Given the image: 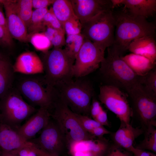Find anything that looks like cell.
<instances>
[{
    "label": "cell",
    "instance_id": "6da1fadb",
    "mask_svg": "<svg viewBox=\"0 0 156 156\" xmlns=\"http://www.w3.org/2000/svg\"><path fill=\"white\" fill-rule=\"evenodd\" d=\"M113 13L115 30L111 47L122 55L134 40L145 36L155 37V25L146 18L133 14L127 9Z\"/></svg>",
    "mask_w": 156,
    "mask_h": 156
},
{
    "label": "cell",
    "instance_id": "7a4b0ae2",
    "mask_svg": "<svg viewBox=\"0 0 156 156\" xmlns=\"http://www.w3.org/2000/svg\"><path fill=\"white\" fill-rule=\"evenodd\" d=\"M107 55L101 62L99 72L105 85L127 92L141 83L142 77L136 74L122 58L123 56L111 46L107 48Z\"/></svg>",
    "mask_w": 156,
    "mask_h": 156
},
{
    "label": "cell",
    "instance_id": "3957f363",
    "mask_svg": "<svg viewBox=\"0 0 156 156\" xmlns=\"http://www.w3.org/2000/svg\"><path fill=\"white\" fill-rule=\"evenodd\" d=\"M41 60L45 73L44 81L48 88L53 90L73 80L75 59L64 49L54 48L43 52Z\"/></svg>",
    "mask_w": 156,
    "mask_h": 156
},
{
    "label": "cell",
    "instance_id": "277c9868",
    "mask_svg": "<svg viewBox=\"0 0 156 156\" xmlns=\"http://www.w3.org/2000/svg\"><path fill=\"white\" fill-rule=\"evenodd\" d=\"M130 98L132 116L139 122L144 131L156 127V94L140 83L127 92Z\"/></svg>",
    "mask_w": 156,
    "mask_h": 156
},
{
    "label": "cell",
    "instance_id": "5b68a950",
    "mask_svg": "<svg viewBox=\"0 0 156 156\" xmlns=\"http://www.w3.org/2000/svg\"><path fill=\"white\" fill-rule=\"evenodd\" d=\"M79 78L58 87L59 97L74 113L89 116L94 89L89 81Z\"/></svg>",
    "mask_w": 156,
    "mask_h": 156
},
{
    "label": "cell",
    "instance_id": "8992f818",
    "mask_svg": "<svg viewBox=\"0 0 156 156\" xmlns=\"http://www.w3.org/2000/svg\"><path fill=\"white\" fill-rule=\"evenodd\" d=\"M85 38L105 50L113 44L115 29L112 10L101 12L81 25Z\"/></svg>",
    "mask_w": 156,
    "mask_h": 156
},
{
    "label": "cell",
    "instance_id": "52a82bcc",
    "mask_svg": "<svg viewBox=\"0 0 156 156\" xmlns=\"http://www.w3.org/2000/svg\"><path fill=\"white\" fill-rule=\"evenodd\" d=\"M19 91L11 88L0 100L1 122L15 129L37 110L22 98Z\"/></svg>",
    "mask_w": 156,
    "mask_h": 156
},
{
    "label": "cell",
    "instance_id": "ba28073f",
    "mask_svg": "<svg viewBox=\"0 0 156 156\" xmlns=\"http://www.w3.org/2000/svg\"><path fill=\"white\" fill-rule=\"evenodd\" d=\"M49 112L51 117L57 122L65 135L69 145L74 142L97 138L83 128L75 113L59 97L56 98Z\"/></svg>",
    "mask_w": 156,
    "mask_h": 156
},
{
    "label": "cell",
    "instance_id": "9c48e42d",
    "mask_svg": "<svg viewBox=\"0 0 156 156\" xmlns=\"http://www.w3.org/2000/svg\"><path fill=\"white\" fill-rule=\"evenodd\" d=\"M52 156L61 155L69 144L57 122L51 117L39 136L30 140Z\"/></svg>",
    "mask_w": 156,
    "mask_h": 156
},
{
    "label": "cell",
    "instance_id": "30bf717a",
    "mask_svg": "<svg viewBox=\"0 0 156 156\" xmlns=\"http://www.w3.org/2000/svg\"><path fill=\"white\" fill-rule=\"evenodd\" d=\"M127 95L116 87L105 85L100 87L99 100L119 118L120 124H130L131 108Z\"/></svg>",
    "mask_w": 156,
    "mask_h": 156
},
{
    "label": "cell",
    "instance_id": "8fae6325",
    "mask_svg": "<svg viewBox=\"0 0 156 156\" xmlns=\"http://www.w3.org/2000/svg\"><path fill=\"white\" fill-rule=\"evenodd\" d=\"M105 50L85 38L73 65L74 77H82L99 68L105 57Z\"/></svg>",
    "mask_w": 156,
    "mask_h": 156
},
{
    "label": "cell",
    "instance_id": "7c38bea8",
    "mask_svg": "<svg viewBox=\"0 0 156 156\" xmlns=\"http://www.w3.org/2000/svg\"><path fill=\"white\" fill-rule=\"evenodd\" d=\"M18 88L19 92L32 106L46 108L49 111L52 108L56 98L53 89L44 87L38 80L31 78L21 81Z\"/></svg>",
    "mask_w": 156,
    "mask_h": 156
},
{
    "label": "cell",
    "instance_id": "4fadbf2b",
    "mask_svg": "<svg viewBox=\"0 0 156 156\" xmlns=\"http://www.w3.org/2000/svg\"><path fill=\"white\" fill-rule=\"evenodd\" d=\"M17 0H0L4 8L8 31L13 38L22 42H29L27 27L18 16L15 3Z\"/></svg>",
    "mask_w": 156,
    "mask_h": 156
},
{
    "label": "cell",
    "instance_id": "5bb4252c",
    "mask_svg": "<svg viewBox=\"0 0 156 156\" xmlns=\"http://www.w3.org/2000/svg\"><path fill=\"white\" fill-rule=\"evenodd\" d=\"M75 14L81 25L96 15L113 8L109 0H70Z\"/></svg>",
    "mask_w": 156,
    "mask_h": 156
},
{
    "label": "cell",
    "instance_id": "9a60e30c",
    "mask_svg": "<svg viewBox=\"0 0 156 156\" xmlns=\"http://www.w3.org/2000/svg\"><path fill=\"white\" fill-rule=\"evenodd\" d=\"M51 118L48 110L40 107L17 131L24 140L29 141L46 126Z\"/></svg>",
    "mask_w": 156,
    "mask_h": 156
},
{
    "label": "cell",
    "instance_id": "2e32d148",
    "mask_svg": "<svg viewBox=\"0 0 156 156\" xmlns=\"http://www.w3.org/2000/svg\"><path fill=\"white\" fill-rule=\"evenodd\" d=\"M143 130L139 127H135L130 124H120L119 128L110 134L112 143L131 152L134 148L135 140L143 134Z\"/></svg>",
    "mask_w": 156,
    "mask_h": 156
},
{
    "label": "cell",
    "instance_id": "e0dca14e",
    "mask_svg": "<svg viewBox=\"0 0 156 156\" xmlns=\"http://www.w3.org/2000/svg\"><path fill=\"white\" fill-rule=\"evenodd\" d=\"M12 66L14 73L33 75L44 73L41 58L32 51L25 52L19 55Z\"/></svg>",
    "mask_w": 156,
    "mask_h": 156
},
{
    "label": "cell",
    "instance_id": "ac0fdd59",
    "mask_svg": "<svg viewBox=\"0 0 156 156\" xmlns=\"http://www.w3.org/2000/svg\"><path fill=\"white\" fill-rule=\"evenodd\" d=\"M114 7L123 5L131 13L146 18L156 12V0H111Z\"/></svg>",
    "mask_w": 156,
    "mask_h": 156
},
{
    "label": "cell",
    "instance_id": "d6986e66",
    "mask_svg": "<svg viewBox=\"0 0 156 156\" xmlns=\"http://www.w3.org/2000/svg\"><path fill=\"white\" fill-rule=\"evenodd\" d=\"M27 141L21 136L16 129L0 123V147L2 151L11 152L25 146Z\"/></svg>",
    "mask_w": 156,
    "mask_h": 156
},
{
    "label": "cell",
    "instance_id": "ffe728a7",
    "mask_svg": "<svg viewBox=\"0 0 156 156\" xmlns=\"http://www.w3.org/2000/svg\"><path fill=\"white\" fill-rule=\"evenodd\" d=\"M154 38L145 36L135 39L130 43L128 50L156 62V42Z\"/></svg>",
    "mask_w": 156,
    "mask_h": 156
},
{
    "label": "cell",
    "instance_id": "44dd1931",
    "mask_svg": "<svg viewBox=\"0 0 156 156\" xmlns=\"http://www.w3.org/2000/svg\"><path fill=\"white\" fill-rule=\"evenodd\" d=\"M122 58L133 72L139 76H145L155 67L156 62L133 53L122 56Z\"/></svg>",
    "mask_w": 156,
    "mask_h": 156
},
{
    "label": "cell",
    "instance_id": "7402d4cb",
    "mask_svg": "<svg viewBox=\"0 0 156 156\" xmlns=\"http://www.w3.org/2000/svg\"><path fill=\"white\" fill-rule=\"evenodd\" d=\"M14 73L12 65L7 58L0 57V100L12 88Z\"/></svg>",
    "mask_w": 156,
    "mask_h": 156
},
{
    "label": "cell",
    "instance_id": "603a6c76",
    "mask_svg": "<svg viewBox=\"0 0 156 156\" xmlns=\"http://www.w3.org/2000/svg\"><path fill=\"white\" fill-rule=\"evenodd\" d=\"M81 142L83 152L92 156H103L111 143L104 137Z\"/></svg>",
    "mask_w": 156,
    "mask_h": 156
},
{
    "label": "cell",
    "instance_id": "cb8c5ba5",
    "mask_svg": "<svg viewBox=\"0 0 156 156\" xmlns=\"http://www.w3.org/2000/svg\"><path fill=\"white\" fill-rule=\"evenodd\" d=\"M52 8L54 14L63 27L66 21L77 17L70 0H55Z\"/></svg>",
    "mask_w": 156,
    "mask_h": 156
},
{
    "label": "cell",
    "instance_id": "d4e9b609",
    "mask_svg": "<svg viewBox=\"0 0 156 156\" xmlns=\"http://www.w3.org/2000/svg\"><path fill=\"white\" fill-rule=\"evenodd\" d=\"M47 8L33 10L30 23L27 28L29 35L43 32L46 27L43 22L44 16L48 11Z\"/></svg>",
    "mask_w": 156,
    "mask_h": 156
},
{
    "label": "cell",
    "instance_id": "484cf974",
    "mask_svg": "<svg viewBox=\"0 0 156 156\" xmlns=\"http://www.w3.org/2000/svg\"><path fill=\"white\" fill-rule=\"evenodd\" d=\"M151 127L144 131V139L134 147L143 150H148L155 153L156 152V129Z\"/></svg>",
    "mask_w": 156,
    "mask_h": 156
},
{
    "label": "cell",
    "instance_id": "4316f807",
    "mask_svg": "<svg viewBox=\"0 0 156 156\" xmlns=\"http://www.w3.org/2000/svg\"><path fill=\"white\" fill-rule=\"evenodd\" d=\"M85 39L83 35L79 34L68 35L66 39L64 49L71 57L75 59L82 46Z\"/></svg>",
    "mask_w": 156,
    "mask_h": 156
},
{
    "label": "cell",
    "instance_id": "83f0119b",
    "mask_svg": "<svg viewBox=\"0 0 156 156\" xmlns=\"http://www.w3.org/2000/svg\"><path fill=\"white\" fill-rule=\"evenodd\" d=\"M15 4L18 14L27 28L33 11L32 0H17Z\"/></svg>",
    "mask_w": 156,
    "mask_h": 156
},
{
    "label": "cell",
    "instance_id": "f1b7e54d",
    "mask_svg": "<svg viewBox=\"0 0 156 156\" xmlns=\"http://www.w3.org/2000/svg\"><path fill=\"white\" fill-rule=\"evenodd\" d=\"M29 41L36 49L42 52L48 51L52 45L50 41L43 32L29 35Z\"/></svg>",
    "mask_w": 156,
    "mask_h": 156
},
{
    "label": "cell",
    "instance_id": "f546056e",
    "mask_svg": "<svg viewBox=\"0 0 156 156\" xmlns=\"http://www.w3.org/2000/svg\"><path fill=\"white\" fill-rule=\"evenodd\" d=\"M63 27L67 36L81 33V25L77 17L71 18L66 21L64 23Z\"/></svg>",
    "mask_w": 156,
    "mask_h": 156
},
{
    "label": "cell",
    "instance_id": "4dcf8cb0",
    "mask_svg": "<svg viewBox=\"0 0 156 156\" xmlns=\"http://www.w3.org/2000/svg\"><path fill=\"white\" fill-rule=\"evenodd\" d=\"M141 83L156 94V69L155 68L146 75L142 77Z\"/></svg>",
    "mask_w": 156,
    "mask_h": 156
},
{
    "label": "cell",
    "instance_id": "1f68e13d",
    "mask_svg": "<svg viewBox=\"0 0 156 156\" xmlns=\"http://www.w3.org/2000/svg\"><path fill=\"white\" fill-rule=\"evenodd\" d=\"M44 25L58 30H64L62 24L54 14L51 7L45 15L43 19Z\"/></svg>",
    "mask_w": 156,
    "mask_h": 156
},
{
    "label": "cell",
    "instance_id": "d6a6232c",
    "mask_svg": "<svg viewBox=\"0 0 156 156\" xmlns=\"http://www.w3.org/2000/svg\"><path fill=\"white\" fill-rule=\"evenodd\" d=\"M75 114L83 128L89 133L94 129L102 126L96 120L91 119L89 116L76 113Z\"/></svg>",
    "mask_w": 156,
    "mask_h": 156
},
{
    "label": "cell",
    "instance_id": "836d02e7",
    "mask_svg": "<svg viewBox=\"0 0 156 156\" xmlns=\"http://www.w3.org/2000/svg\"><path fill=\"white\" fill-rule=\"evenodd\" d=\"M103 156H133L132 152L117 146L111 142Z\"/></svg>",
    "mask_w": 156,
    "mask_h": 156
},
{
    "label": "cell",
    "instance_id": "e575fe53",
    "mask_svg": "<svg viewBox=\"0 0 156 156\" xmlns=\"http://www.w3.org/2000/svg\"><path fill=\"white\" fill-rule=\"evenodd\" d=\"M65 33L64 30L58 31L51 42L54 48H62V47L65 45Z\"/></svg>",
    "mask_w": 156,
    "mask_h": 156
},
{
    "label": "cell",
    "instance_id": "d590c367",
    "mask_svg": "<svg viewBox=\"0 0 156 156\" xmlns=\"http://www.w3.org/2000/svg\"><path fill=\"white\" fill-rule=\"evenodd\" d=\"M13 39L10 33L0 26V43L5 47H11L13 44Z\"/></svg>",
    "mask_w": 156,
    "mask_h": 156
},
{
    "label": "cell",
    "instance_id": "8d00e7d4",
    "mask_svg": "<svg viewBox=\"0 0 156 156\" xmlns=\"http://www.w3.org/2000/svg\"><path fill=\"white\" fill-rule=\"evenodd\" d=\"M103 109L100 102L93 96L90 108V115L93 119L94 120L96 116Z\"/></svg>",
    "mask_w": 156,
    "mask_h": 156
},
{
    "label": "cell",
    "instance_id": "74e56055",
    "mask_svg": "<svg viewBox=\"0 0 156 156\" xmlns=\"http://www.w3.org/2000/svg\"><path fill=\"white\" fill-rule=\"evenodd\" d=\"M12 152L18 156H38L35 151L29 146H24Z\"/></svg>",
    "mask_w": 156,
    "mask_h": 156
},
{
    "label": "cell",
    "instance_id": "f35d334b",
    "mask_svg": "<svg viewBox=\"0 0 156 156\" xmlns=\"http://www.w3.org/2000/svg\"><path fill=\"white\" fill-rule=\"evenodd\" d=\"M111 133L103 126H101L94 129L89 133L96 138H101L103 137L104 135L110 134Z\"/></svg>",
    "mask_w": 156,
    "mask_h": 156
},
{
    "label": "cell",
    "instance_id": "ab89813d",
    "mask_svg": "<svg viewBox=\"0 0 156 156\" xmlns=\"http://www.w3.org/2000/svg\"><path fill=\"white\" fill-rule=\"evenodd\" d=\"M55 0H32L33 8L35 9L47 8L53 4Z\"/></svg>",
    "mask_w": 156,
    "mask_h": 156
},
{
    "label": "cell",
    "instance_id": "60d3db41",
    "mask_svg": "<svg viewBox=\"0 0 156 156\" xmlns=\"http://www.w3.org/2000/svg\"><path fill=\"white\" fill-rule=\"evenodd\" d=\"M94 120L102 126H110V124L108 119L107 113L103 109L96 116Z\"/></svg>",
    "mask_w": 156,
    "mask_h": 156
},
{
    "label": "cell",
    "instance_id": "b9f144b4",
    "mask_svg": "<svg viewBox=\"0 0 156 156\" xmlns=\"http://www.w3.org/2000/svg\"><path fill=\"white\" fill-rule=\"evenodd\" d=\"M133 156H156L155 153L135 148L131 151Z\"/></svg>",
    "mask_w": 156,
    "mask_h": 156
},
{
    "label": "cell",
    "instance_id": "7bdbcfd3",
    "mask_svg": "<svg viewBox=\"0 0 156 156\" xmlns=\"http://www.w3.org/2000/svg\"><path fill=\"white\" fill-rule=\"evenodd\" d=\"M59 30L50 27H47L45 30L43 32L51 42Z\"/></svg>",
    "mask_w": 156,
    "mask_h": 156
},
{
    "label": "cell",
    "instance_id": "ee69618b",
    "mask_svg": "<svg viewBox=\"0 0 156 156\" xmlns=\"http://www.w3.org/2000/svg\"><path fill=\"white\" fill-rule=\"evenodd\" d=\"M2 6L3 5L0 3V26L9 33L7 27L5 16L3 11Z\"/></svg>",
    "mask_w": 156,
    "mask_h": 156
},
{
    "label": "cell",
    "instance_id": "f6af8a7d",
    "mask_svg": "<svg viewBox=\"0 0 156 156\" xmlns=\"http://www.w3.org/2000/svg\"><path fill=\"white\" fill-rule=\"evenodd\" d=\"M0 156H18L12 151L5 152L2 151Z\"/></svg>",
    "mask_w": 156,
    "mask_h": 156
},
{
    "label": "cell",
    "instance_id": "bcb514c9",
    "mask_svg": "<svg viewBox=\"0 0 156 156\" xmlns=\"http://www.w3.org/2000/svg\"><path fill=\"white\" fill-rule=\"evenodd\" d=\"M1 122V116L0 110V123Z\"/></svg>",
    "mask_w": 156,
    "mask_h": 156
},
{
    "label": "cell",
    "instance_id": "7dc6e473",
    "mask_svg": "<svg viewBox=\"0 0 156 156\" xmlns=\"http://www.w3.org/2000/svg\"><path fill=\"white\" fill-rule=\"evenodd\" d=\"M2 150L0 147V155L1 154V153H2Z\"/></svg>",
    "mask_w": 156,
    "mask_h": 156
},
{
    "label": "cell",
    "instance_id": "c3c4849f",
    "mask_svg": "<svg viewBox=\"0 0 156 156\" xmlns=\"http://www.w3.org/2000/svg\"></svg>",
    "mask_w": 156,
    "mask_h": 156
},
{
    "label": "cell",
    "instance_id": "681fc988",
    "mask_svg": "<svg viewBox=\"0 0 156 156\" xmlns=\"http://www.w3.org/2000/svg\"></svg>",
    "mask_w": 156,
    "mask_h": 156
}]
</instances>
